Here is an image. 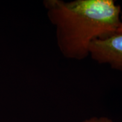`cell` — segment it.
Here are the masks:
<instances>
[{"label":"cell","mask_w":122,"mask_h":122,"mask_svg":"<svg viewBox=\"0 0 122 122\" xmlns=\"http://www.w3.org/2000/svg\"><path fill=\"white\" fill-rule=\"evenodd\" d=\"M44 4L56 27L59 49L68 59L89 57L92 42L116 32L122 23L121 7L113 0H46Z\"/></svg>","instance_id":"obj_1"},{"label":"cell","mask_w":122,"mask_h":122,"mask_svg":"<svg viewBox=\"0 0 122 122\" xmlns=\"http://www.w3.org/2000/svg\"><path fill=\"white\" fill-rule=\"evenodd\" d=\"M89 57L100 64L122 71V32H116L92 42Z\"/></svg>","instance_id":"obj_2"},{"label":"cell","mask_w":122,"mask_h":122,"mask_svg":"<svg viewBox=\"0 0 122 122\" xmlns=\"http://www.w3.org/2000/svg\"><path fill=\"white\" fill-rule=\"evenodd\" d=\"M81 122H112V120L110 119L105 117H92L88 119L84 120Z\"/></svg>","instance_id":"obj_3"},{"label":"cell","mask_w":122,"mask_h":122,"mask_svg":"<svg viewBox=\"0 0 122 122\" xmlns=\"http://www.w3.org/2000/svg\"><path fill=\"white\" fill-rule=\"evenodd\" d=\"M117 32H122V22L121 24H120V25L119 27V28L118 29V30H117Z\"/></svg>","instance_id":"obj_4"},{"label":"cell","mask_w":122,"mask_h":122,"mask_svg":"<svg viewBox=\"0 0 122 122\" xmlns=\"http://www.w3.org/2000/svg\"><path fill=\"white\" fill-rule=\"evenodd\" d=\"M120 19H121V21L122 22V12L121 13V14H120Z\"/></svg>","instance_id":"obj_5"}]
</instances>
